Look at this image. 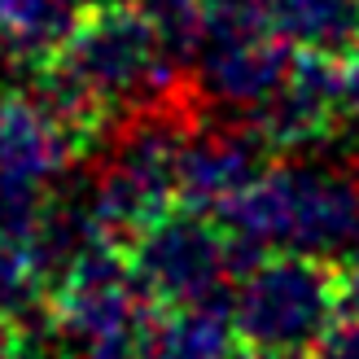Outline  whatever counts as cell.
Returning <instances> with one entry per match:
<instances>
[{
  "label": "cell",
  "instance_id": "1",
  "mask_svg": "<svg viewBox=\"0 0 359 359\" xmlns=\"http://www.w3.org/2000/svg\"><path fill=\"white\" fill-rule=\"evenodd\" d=\"M215 219L232 237L241 272L263 255H307L342 263L359 245V175L329 163L267 167Z\"/></svg>",
  "mask_w": 359,
  "mask_h": 359
},
{
  "label": "cell",
  "instance_id": "2",
  "mask_svg": "<svg viewBox=\"0 0 359 359\" xmlns=\"http://www.w3.org/2000/svg\"><path fill=\"white\" fill-rule=\"evenodd\" d=\"M48 66L88 93L110 118L167 105L184 79V62L158 40L136 5L83 13Z\"/></svg>",
  "mask_w": 359,
  "mask_h": 359
},
{
  "label": "cell",
  "instance_id": "3",
  "mask_svg": "<svg viewBox=\"0 0 359 359\" xmlns=\"http://www.w3.org/2000/svg\"><path fill=\"white\" fill-rule=\"evenodd\" d=\"M193 128L175 114V105H145L118 132L105 171L88 184V206L110 245L128 250L149 224L175 206L180 154Z\"/></svg>",
  "mask_w": 359,
  "mask_h": 359
},
{
  "label": "cell",
  "instance_id": "4",
  "mask_svg": "<svg viewBox=\"0 0 359 359\" xmlns=\"http://www.w3.org/2000/svg\"><path fill=\"white\" fill-rule=\"evenodd\" d=\"M337 311V263L307 255H263L232 290L237 342L259 355H307Z\"/></svg>",
  "mask_w": 359,
  "mask_h": 359
},
{
  "label": "cell",
  "instance_id": "5",
  "mask_svg": "<svg viewBox=\"0 0 359 359\" xmlns=\"http://www.w3.org/2000/svg\"><path fill=\"white\" fill-rule=\"evenodd\" d=\"M128 255L158 307H197V302L232 298L228 280L241 276L224 224L189 206H171L128 245Z\"/></svg>",
  "mask_w": 359,
  "mask_h": 359
},
{
  "label": "cell",
  "instance_id": "6",
  "mask_svg": "<svg viewBox=\"0 0 359 359\" xmlns=\"http://www.w3.org/2000/svg\"><path fill=\"white\" fill-rule=\"evenodd\" d=\"M163 311L140 285L132 255L123 245L101 241L66 267L48 285V325L62 333L70 351H79L101 337L149 333L154 316Z\"/></svg>",
  "mask_w": 359,
  "mask_h": 359
},
{
  "label": "cell",
  "instance_id": "7",
  "mask_svg": "<svg viewBox=\"0 0 359 359\" xmlns=\"http://www.w3.org/2000/svg\"><path fill=\"white\" fill-rule=\"evenodd\" d=\"M272 154H307L337 136L346 118V75L342 57L329 53H294L276 93L241 114Z\"/></svg>",
  "mask_w": 359,
  "mask_h": 359
},
{
  "label": "cell",
  "instance_id": "8",
  "mask_svg": "<svg viewBox=\"0 0 359 359\" xmlns=\"http://www.w3.org/2000/svg\"><path fill=\"white\" fill-rule=\"evenodd\" d=\"M294 44H285L276 31H245V35H202L189 57L193 93L224 105V110L250 114L259 101L276 93L285 70L294 62Z\"/></svg>",
  "mask_w": 359,
  "mask_h": 359
},
{
  "label": "cell",
  "instance_id": "9",
  "mask_svg": "<svg viewBox=\"0 0 359 359\" xmlns=\"http://www.w3.org/2000/svg\"><path fill=\"white\" fill-rule=\"evenodd\" d=\"M272 149L259 140L250 123H219V128H193L180 154L175 202L202 215H219L267 171Z\"/></svg>",
  "mask_w": 359,
  "mask_h": 359
},
{
  "label": "cell",
  "instance_id": "10",
  "mask_svg": "<svg viewBox=\"0 0 359 359\" xmlns=\"http://www.w3.org/2000/svg\"><path fill=\"white\" fill-rule=\"evenodd\" d=\"M79 154L83 145L31 88H0V171L5 175L48 184Z\"/></svg>",
  "mask_w": 359,
  "mask_h": 359
},
{
  "label": "cell",
  "instance_id": "11",
  "mask_svg": "<svg viewBox=\"0 0 359 359\" xmlns=\"http://www.w3.org/2000/svg\"><path fill=\"white\" fill-rule=\"evenodd\" d=\"M237 351L241 346L232 329V298L163 307L145 337V359H232Z\"/></svg>",
  "mask_w": 359,
  "mask_h": 359
},
{
  "label": "cell",
  "instance_id": "12",
  "mask_svg": "<svg viewBox=\"0 0 359 359\" xmlns=\"http://www.w3.org/2000/svg\"><path fill=\"white\" fill-rule=\"evenodd\" d=\"M79 18L75 0H0V57L35 75L62 53Z\"/></svg>",
  "mask_w": 359,
  "mask_h": 359
},
{
  "label": "cell",
  "instance_id": "13",
  "mask_svg": "<svg viewBox=\"0 0 359 359\" xmlns=\"http://www.w3.org/2000/svg\"><path fill=\"white\" fill-rule=\"evenodd\" d=\"M267 22L302 53L346 57L359 40V0H263Z\"/></svg>",
  "mask_w": 359,
  "mask_h": 359
},
{
  "label": "cell",
  "instance_id": "14",
  "mask_svg": "<svg viewBox=\"0 0 359 359\" xmlns=\"http://www.w3.org/2000/svg\"><path fill=\"white\" fill-rule=\"evenodd\" d=\"M48 193L35 180H18L0 171V241L5 245H27L40 228Z\"/></svg>",
  "mask_w": 359,
  "mask_h": 359
},
{
  "label": "cell",
  "instance_id": "15",
  "mask_svg": "<svg viewBox=\"0 0 359 359\" xmlns=\"http://www.w3.org/2000/svg\"><path fill=\"white\" fill-rule=\"evenodd\" d=\"M307 359H359V311H337L333 325L316 337Z\"/></svg>",
  "mask_w": 359,
  "mask_h": 359
},
{
  "label": "cell",
  "instance_id": "16",
  "mask_svg": "<svg viewBox=\"0 0 359 359\" xmlns=\"http://www.w3.org/2000/svg\"><path fill=\"white\" fill-rule=\"evenodd\" d=\"M145 337L149 333H128V337H101L75 351V359H145Z\"/></svg>",
  "mask_w": 359,
  "mask_h": 359
},
{
  "label": "cell",
  "instance_id": "17",
  "mask_svg": "<svg viewBox=\"0 0 359 359\" xmlns=\"http://www.w3.org/2000/svg\"><path fill=\"white\" fill-rule=\"evenodd\" d=\"M342 75H346V114L359 118V40L351 44V53L342 57Z\"/></svg>",
  "mask_w": 359,
  "mask_h": 359
},
{
  "label": "cell",
  "instance_id": "18",
  "mask_svg": "<svg viewBox=\"0 0 359 359\" xmlns=\"http://www.w3.org/2000/svg\"><path fill=\"white\" fill-rule=\"evenodd\" d=\"M83 13H97V9H118V5H132V0H75Z\"/></svg>",
  "mask_w": 359,
  "mask_h": 359
},
{
  "label": "cell",
  "instance_id": "19",
  "mask_svg": "<svg viewBox=\"0 0 359 359\" xmlns=\"http://www.w3.org/2000/svg\"><path fill=\"white\" fill-rule=\"evenodd\" d=\"M355 250H359V245H355Z\"/></svg>",
  "mask_w": 359,
  "mask_h": 359
}]
</instances>
